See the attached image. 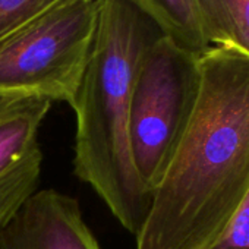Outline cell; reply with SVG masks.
<instances>
[{
	"instance_id": "6",
	"label": "cell",
	"mask_w": 249,
	"mask_h": 249,
	"mask_svg": "<svg viewBox=\"0 0 249 249\" xmlns=\"http://www.w3.org/2000/svg\"><path fill=\"white\" fill-rule=\"evenodd\" d=\"M0 249H100V245L76 198L40 189L0 229Z\"/></svg>"
},
{
	"instance_id": "3",
	"label": "cell",
	"mask_w": 249,
	"mask_h": 249,
	"mask_svg": "<svg viewBox=\"0 0 249 249\" xmlns=\"http://www.w3.org/2000/svg\"><path fill=\"white\" fill-rule=\"evenodd\" d=\"M100 0H69L0 41V97L73 103Z\"/></svg>"
},
{
	"instance_id": "1",
	"label": "cell",
	"mask_w": 249,
	"mask_h": 249,
	"mask_svg": "<svg viewBox=\"0 0 249 249\" xmlns=\"http://www.w3.org/2000/svg\"><path fill=\"white\" fill-rule=\"evenodd\" d=\"M198 65L195 110L137 249H210L249 191V56L215 46Z\"/></svg>"
},
{
	"instance_id": "4",
	"label": "cell",
	"mask_w": 249,
	"mask_h": 249,
	"mask_svg": "<svg viewBox=\"0 0 249 249\" xmlns=\"http://www.w3.org/2000/svg\"><path fill=\"white\" fill-rule=\"evenodd\" d=\"M198 57L163 36L145 54L132 91L129 147L148 192L163 179L195 110Z\"/></svg>"
},
{
	"instance_id": "10",
	"label": "cell",
	"mask_w": 249,
	"mask_h": 249,
	"mask_svg": "<svg viewBox=\"0 0 249 249\" xmlns=\"http://www.w3.org/2000/svg\"><path fill=\"white\" fill-rule=\"evenodd\" d=\"M210 249H249V191Z\"/></svg>"
},
{
	"instance_id": "2",
	"label": "cell",
	"mask_w": 249,
	"mask_h": 249,
	"mask_svg": "<svg viewBox=\"0 0 249 249\" xmlns=\"http://www.w3.org/2000/svg\"><path fill=\"white\" fill-rule=\"evenodd\" d=\"M163 36L128 0H100L91 52L71 104L76 116L75 176L95 191L134 236L153 195L138 178L131 156V100L142 60Z\"/></svg>"
},
{
	"instance_id": "5",
	"label": "cell",
	"mask_w": 249,
	"mask_h": 249,
	"mask_svg": "<svg viewBox=\"0 0 249 249\" xmlns=\"http://www.w3.org/2000/svg\"><path fill=\"white\" fill-rule=\"evenodd\" d=\"M52 104L0 97V229L37 191L43 164L38 132Z\"/></svg>"
},
{
	"instance_id": "8",
	"label": "cell",
	"mask_w": 249,
	"mask_h": 249,
	"mask_svg": "<svg viewBox=\"0 0 249 249\" xmlns=\"http://www.w3.org/2000/svg\"><path fill=\"white\" fill-rule=\"evenodd\" d=\"M147 14L183 50L201 56L210 49L198 17L195 0H128Z\"/></svg>"
},
{
	"instance_id": "7",
	"label": "cell",
	"mask_w": 249,
	"mask_h": 249,
	"mask_svg": "<svg viewBox=\"0 0 249 249\" xmlns=\"http://www.w3.org/2000/svg\"><path fill=\"white\" fill-rule=\"evenodd\" d=\"M210 47L236 49L249 56V0H195Z\"/></svg>"
},
{
	"instance_id": "9",
	"label": "cell",
	"mask_w": 249,
	"mask_h": 249,
	"mask_svg": "<svg viewBox=\"0 0 249 249\" xmlns=\"http://www.w3.org/2000/svg\"><path fill=\"white\" fill-rule=\"evenodd\" d=\"M69 0H0V41Z\"/></svg>"
}]
</instances>
